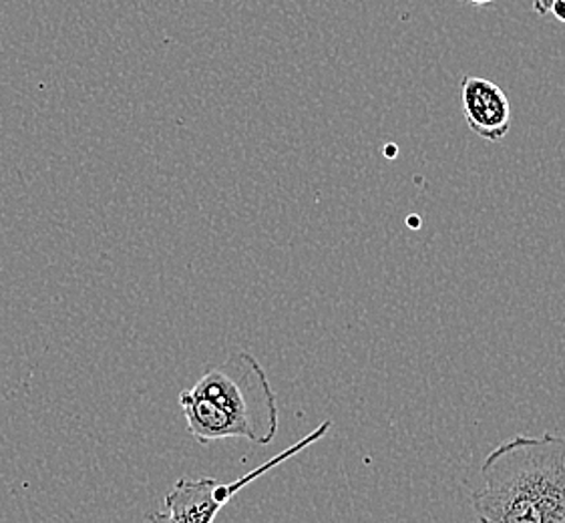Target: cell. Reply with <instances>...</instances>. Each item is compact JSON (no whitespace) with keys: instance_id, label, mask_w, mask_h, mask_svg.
Instances as JSON below:
<instances>
[{"instance_id":"cell-1","label":"cell","mask_w":565,"mask_h":523,"mask_svg":"<svg viewBox=\"0 0 565 523\" xmlns=\"http://www.w3.org/2000/svg\"><path fill=\"white\" fill-rule=\"evenodd\" d=\"M481 479L473 493L481 522L565 523L564 437H511L486 457Z\"/></svg>"},{"instance_id":"cell-2","label":"cell","mask_w":565,"mask_h":523,"mask_svg":"<svg viewBox=\"0 0 565 523\" xmlns=\"http://www.w3.org/2000/svg\"><path fill=\"white\" fill-rule=\"evenodd\" d=\"M188 431L198 444L246 439L270 445L280 427L276 393L264 366L248 351L230 354L180 393Z\"/></svg>"},{"instance_id":"cell-3","label":"cell","mask_w":565,"mask_h":523,"mask_svg":"<svg viewBox=\"0 0 565 523\" xmlns=\"http://www.w3.org/2000/svg\"><path fill=\"white\" fill-rule=\"evenodd\" d=\"M332 427V421H324L315 431L308 433L305 439L298 444L284 449L282 453L271 457L266 463L256 467L246 476L232 481V483H220L214 478H181L166 495L161 503V510L148 515L151 522H173V523H207L215 520L220 510L238 495V491L244 490L256 479H260L264 473L271 471L274 467L282 466L284 461L298 456L300 451L308 449L310 445L320 441Z\"/></svg>"},{"instance_id":"cell-4","label":"cell","mask_w":565,"mask_h":523,"mask_svg":"<svg viewBox=\"0 0 565 523\" xmlns=\"http://www.w3.org/2000/svg\"><path fill=\"white\" fill-rule=\"evenodd\" d=\"M461 107L467 126L486 141L498 143L511 129V103L493 81L467 75L461 79Z\"/></svg>"},{"instance_id":"cell-5","label":"cell","mask_w":565,"mask_h":523,"mask_svg":"<svg viewBox=\"0 0 565 523\" xmlns=\"http://www.w3.org/2000/svg\"><path fill=\"white\" fill-rule=\"evenodd\" d=\"M550 12L554 14L559 23L565 24V0H552Z\"/></svg>"},{"instance_id":"cell-6","label":"cell","mask_w":565,"mask_h":523,"mask_svg":"<svg viewBox=\"0 0 565 523\" xmlns=\"http://www.w3.org/2000/svg\"><path fill=\"white\" fill-rule=\"evenodd\" d=\"M550 7H552V0H533V11L542 17L550 12Z\"/></svg>"},{"instance_id":"cell-7","label":"cell","mask_w":565,"mask_h":523,"mask_svg":"<svg viewBox=\"0 0 565 523\" xmlns=\"http://www.w3.org/2000/svg\"><path fill=\"white\" fill-rule=\"evenodd\" d=\"M463 2H469V4H473V7H489V4H493L495 0H463Z\"/></svg>"}]
</instances>
